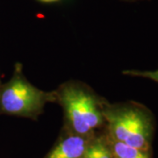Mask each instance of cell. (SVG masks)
<instances>
[{"label": "cell", "instance_id": "52a82bcc", "mask_svg": "<svg viewBox=\"0 0 158 158\" xmlns=\"http://www.w3.org/2000/svg\"><path fill=\"white\" fill-rule=\"evenodd\" d=\"M123 73L125 75L135 76V77H141L145 78L151 79L153 81L158 83V69L156 70H150V71H140V70H127Z\"/></svg>", "mask_w": 158, "mask_h": 158}, {"label": "cell", "instance_id": "277c9868", "mask_svg": "<svg viewBox=\"0 0 158 158\" xmlns=\"http://www.w3.org/2000/svg\"><path fill=\"white\" fill-rule=\"evenodd\" d=\"M93 136L79 135L65 131L44 158H82Z\"/></svg>", "mask_w": 158, "mask_h": 158}, {"label": "cell", "instance_id": "9c48e42d", "mask_svg": "<svg viewBox=\"0 0 158 158\" xmlns=\"http://www.w3.org/2000/svg\"><path fill=\"white\" fill-rule=\"evenodd\" d=\"M1 85H2V84H1V80H0V87H1Z\"/></svg>", "mask_w": 158, "mask_h": 158}, {"label": "cell", "instance_id": "8992f818", "mask_svg": "<svg viewBox=\"0 0 158 158\" xmlns=\"http://www.w3.org/2000/svg\"><path fill=\"white\" fill-rule=\"evenodd\" d=\"M110 145L114 158H152L151 152L132 147L124 142L115 141L109 136Z\"/></svg>", "mask_w": 158, "mask_h": 158}, {"label": "cell", "instance_id": "6da1fadb", "mask_svg": "<svg viewBox=\"0 0 158 158\" xmlns=\"http://www.w3.org/2000/svg\"><path fill=\"white\" fill-rule=\"evenodd\" d=\"M107 135L115 141L151 152L154 122L150 113L137 106L103 109Z\"/></svg>", "mask_w": 158, "mask_h": 158}, {"label": "cell", "instance_id": "3957f363", "mask_svg": "<svg viewBox=\"0 0 158 158\" xmlns=\"http://www.w3.org/2000/svg\"><path fill=\"white\" fill-rule=\"evenodd\" d=\"M63 106L66 131L83 136H93L106 123L103 109L95 97L85 88L66 85L56 94Z\"/></svg>", "mask_w": 158, "mask_h": 158}, {"label": "cell", "instance_id": "ba28073f", "mask_svg": "<svg viewBox=\"0 0 158 158\" xmlns=\"http://www.w3.org/2000/svg\"><path fill=\"white\" fill-rule=\"evenodd\" d=\"M40 1H42V2H45V3H51V2H56L58 0H40Z\"/></svg>", "mask_w": 158, "mask_h": 158}, {"label": "cell", "instance_id": "5b68a950", "mask_svg": "<svg viewBox=\"0 0 158 158\" xmlns=\"http://www.w3.org/2000/svg\"><path fill=\"white\" fill-rule=\"evenodd\" d=\"M82 158H114L107 134H95Z\"/></svg>", "mask_w": 158, "mask_h": 158}, {"label": "cell", "instance_id": "7a4b0ae2", "mask_svg": "<svg viewBox=\"0 0 158 158\" xmlns=\"http://www.w3.org/2000/svg\"><path fill=\"white\" fill-rule=\"evenodd\" d=\"M56 99V93L46 92L31 85L18 63L11 78L0 87V115L36 118L48 102Z\"/></svg>", "mask_w": 158, "mask_h": 158}]
</instances>
